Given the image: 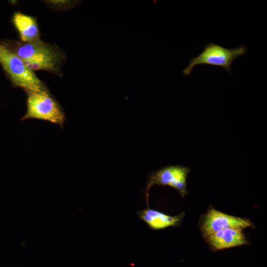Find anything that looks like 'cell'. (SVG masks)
<instances>
[{
	"mask_svg": "<svg viewBox=\"0 0 267 267\" xmlns=\"http://www.w3.org/2000/svg\"><path fill=\"white\" fill-rule=\"evenodd\" d=\"M137 215L149 228L154 230L164 229L171 226H178L183 217V214L171 216L149 207L137 212Z\"/></svg>",
	"mask_w": 267,
	"mask_h": 267,
	"instance_id": "cell-8",
	"label": "cell"
},
{
	"mask_svg": "<svg viewBox=\"0 0 267 267\" xmlns=\"http://www.w3.org/2000/svg\"><path fill=\"white\" fill-rule=\"evenodd\" d=\"M247 49L244 45H240L233 48H227L211 42L205 45L203 50L198 55L190 60L189 64L182 71V73L188 77L195 66L206 64L222 67L230 74V66L233 61L244 55Z\"/></svg>",
	"mask_w": 267,
	"mask_h": 267,
	"instance_id": "cell-4",
	"label": "cell"
},
{
	"mask_svg": "<svg viewBox=\"0 0 267 267\" xmlns=\"http://www.w3.org/2000/svg\"><path fill=\"white\" fill-rule=\"evenodd\" d=\"M190 169L180 165L168 166L152 172L148 177L145 198L148 206L149 191L152 186L168 185L176 189L182 197L187 194L186 179Z\"/></svg>",
	"mask_w": 267,
	"mask_h": 267,
	"instance_id": "cell-5",
	"label": "cell"
},
{
	"mask_svg": "<svg viewBox=\"0 0 267 267\" xmlns=\"http://www.w3.org/2000/svg\"><path fill=\"white\" fill-rule=\"evenodd\" d=\"M0 64L13 85L26 93L47 90L34 72L3 43H0Z\"/></svg>",
	"mask_w": 267,
	"mask_h": 267,
	"instance_id": "cell-2",
	"label": "cell"
},
{
	"mask_svg": "<svg viewBox=\"0 0 267 267\" xmlns=\"http://www.w3.org/2000/svg\"><path fill=\"white\" fill-rule=\"evenodd\" d=\"M27 111L21 121L35 119L48 121L63 128L66 115L48 90L27 92Z\"/></svg>",
	"mask_w": 267,
	"mask_h": 267,
	"instance_id": "cell-3",
	"label": "cell"
},
{
	"mask_svg": "<svg viewBox=\"0 0 267 267\" xmlns=\"http://www.w3.org/2000/svg\"><path fill=\"white\" fill-rule=\"evenodd\" d=\"M253 226L247 219L231 216L215 209L209 210L204 217L201 230L205 237L229 228L242 230Z\"/></svg>",
	"mask_w": 267,
	"mask_h": 267,
	"instance_id": "cell-6",
	"label": "cell"
},
{
	"mask_svg": "<svg viewBox=\"0 0 267 267\" xmlns=\"http://www.w3.org/2000/svg\"><path fill=\"white\" fill-rule=\"evenodd\" d=\"M12 21L19 34L21 42L33 43L41 41L38 26L34 17L16 12L13 15Z\"/></svg>",
	"mask_w": 267,
	"mask_h": 267,
	"instance_id": "cell-9",
	"label": "cell"
},
{
	"mask_svg": "<svg viewBox=\"0 0 267 267\" xmlns=\"http://www.w3.org/2000/svg\"><path fill=\"white\" fill-rule=\"evenodd\" d=\"M5 44L33 71L57 73L64 58L60 50L41 40L33 43L12 41Z\"/></svg>",
	"mask_w": 267,
	"mask_h": 267,
	"instance_id": "cell-1",
	"label": "cell"
},
{
	"mask_svg": "<svg viewBox=\"0 0 267 267\" xmlns=\"http://www.w3.org/2000/svg\"><path fill=\"white\" fill-rule=\"evenodd\" d=\"M210 246L216 250L249 244L242 230L229 228L206 237Z\"/></svg>",
	"mask_w": 267,
	"mask_h": 267,
	"instance_id": "cell-7",
	"label": "cell"
}]
</instances>
